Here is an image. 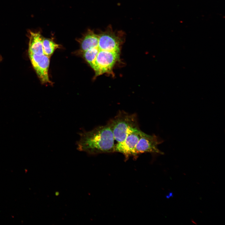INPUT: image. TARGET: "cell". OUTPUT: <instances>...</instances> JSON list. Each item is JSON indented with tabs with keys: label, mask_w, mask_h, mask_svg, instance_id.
<instances>
[{
	"label": "cell",
	"mask_w": 225,
	"mask_h": 225,
	"mask_svg": "<svg viewBox=\"0 0 225 225\" xmlns=\"http://www.w3.org/2000/svg\"><path fill=\"white\" fill-rule=\"evenodd\" d=\"M99 51L98 47L89 49L84 52L85 60L92 68Z\"/></svg>",
	"instance_id": "cell-11"
},
{
	"label": "cell",
	"mask_w": 225,
	"mask_h": 225,
	"mask_svg": "<svg viewBox=\"0 0 225 225\" xmlns=\"http://www.w3.org/2000/svg\"><path fill=\"white\" fill-rule=\"evenodd\" d=\"M114 140L112 131L107 124L81 133L77 142L78 149L90 154L113 152Z\"/></svg>",
	"instance_id": "cell-1"
},
{
	"label": "cell",
	"mask_w": 225,
	"mask_h": 225,
	"mask_svg": "<svg viewBox=\"0 0 225 225\" xmlns=\"http://www.w3.org/2000/svg\"><path fill=\"white\" fill-rule=\"evenodd\" d=\"M123 33L122 31H113L111 26H108L106 30L98 35V50L120 52Z\"/></svg>",
	"instance_id": "cell-4"
},
{
	"label": "cell",
	"mask_w": 225,
	"mask_h": 225,
	"mask_svg": "<svg viewBox=\"0 0 225 225\" xmlns=\"http://www.w3.org/2000/svg\"><path fill=\"white\" fill-rule=\"evenodd\" d=\"M99 35L91 30H88L80 40L82 50L84 52L98 47Z\"/></svg>",
	"instance_id": "cell-9"
},
{
	"label": "cell",
	"mask_w": 225,
	"mask_h": 225,
	"mask_svg": "<svg viewBox=\"0 0 225 225\" xmlns=\"http://www.w3.org/2000/svg\"><path fill=\"white\" fill-rule=\"evenodd\" d=\"M120 52L99 50L92 68L96 77L105 73H112V69L119 59Z\"/></svg>",
	"instance_id": "cell-3"
},
{
	"label": "cell",
	"mask_w": 225,
	"mask_h": 225,
	"mask_svg": "<svg viewBox=\"0 0 225 225\" xmlns=\"http://www.w3.org/2000/svg\"><path fill=\"white\" fill-rule=\"evenodd\" d=\"M42 46L44 53L50 57L55 50L59 47V45L53 40L45 38H43Z\"/></svg>",
	"instance_id": "cell-10"
},
{
	"label": "cell",
	"mask_w": 225,
	"mask_h": 225,
	"mask_svg": "<svg viewBox=\"0 0 225 225\" xmlns=\"http://www.w3.org/2000/svg\"><path fill=\"white\" fill-rule=\"evenodd\" d=\"M107 124L118 142L123 141L130 133L139 129L137 115L123 111H120Z\"/></svg>",
	"instance_id": "cell-2"
},
{
	"label": "cell",
	"mask_w": 225,
	"mask_h": 225,
	"mask_svg": "<svg viewBox=\"0 0 225 225\" xmlns=\"http://www.w3.org/2000/svg\"><path fill=\"white\" fill-rule=\"evenodd\" d=\"M32 66L41 82L50 83L48 71L50 63V57L44 54H29Z\"/></svg>",
	"instance_id": "cell-6"
},
{
	"label": "cell",
	"mask_w": 225,
	"mask_h": 225,
	"mask_svg": "<svg viewBox=\"0 0 225 225\" xmlns=\"http://www.w3.org/2000/svg\"><path fill=\"white\" fill-rule=\"evenodd\" d=\"M163 140L155 135L147 134L142 131L140 138L136 145L135 151L137 155L143 152H150L163 154L158 146Z\"/></svg>",
	"instance_id": "cell-5"
},
{
	"label": "cell",
	"mask_w": 225,
	"mask_h": 225,
	"mask_svg": "<svg viewBox=\"0 0 225 225\" xmlns=\"http://www.w3.org/2000/svg\"><path fill=\"white\" fill-rule=\"evenodd\" d=\"M142 131L139 129L130 133L121 142H118L115 146L114 152L123 154L126 158L130 156H136V145L140 138Z\"/></svg>",
	"instance_id": "cell-7"
},
{
	"label": "cell",
	"mask_w": 225,
	"mask_h": 225,
	"mask_svg": "<svg viewBox=\"0 0 225 225\" xmlns=\"http://www.w3.org/2000/svg\"><path fill=\"white\" fill-rule=\"evenodd\" d=\"M29 33L28 54H44L42 46L43 38L40 32L30 31Z\"/></svg>",
	"instance_id": "cell-8"
}]
</instances>
